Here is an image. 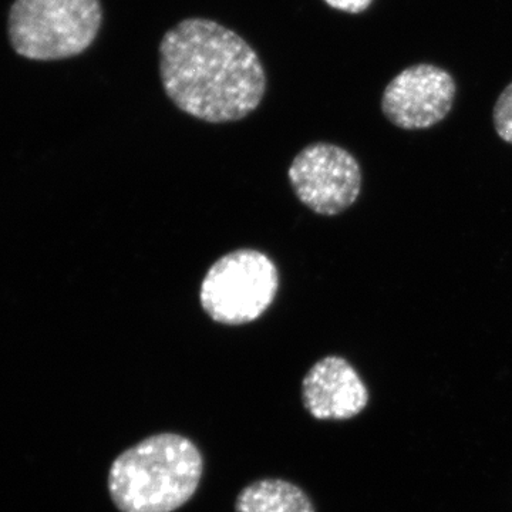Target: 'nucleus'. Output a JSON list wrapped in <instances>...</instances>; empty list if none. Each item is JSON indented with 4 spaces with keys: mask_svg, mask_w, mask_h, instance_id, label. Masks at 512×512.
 <instances>
[{
    "mask_svg": "<svg viewBox=\"0 0 512 512\" xmlns=\"http://www.w3.org/2000/svg\"><path fill=\"white\" fill-rule=\"evenodd\" d=\"M160 76L178 109L214 124L245 119L266 90L258 53L234 30L210 19L183 20L165 33Z\"/></svg>",
    "mask_w": 512,
    "mask_h": 512,
    "instance_id": "f257e3e1",
    "label": "nucleus"
},
{
    "mask_svg": "<svg viewBox=\"0 0 512 512\" xmlns=\"http://www.w3.org/2000/svg\"><path fill=\"white\" fill-rule=\"evenodd\" d=\"M204 474L200 448L177 433H160L123 451L107 487L120 512H174L197 493Z\"/></svg>",
    "mask_w": 512,
    "mask_h": 512,
    "instance_id": "f03ea898",
    "label": "nucleus"
},
{
    "mask_svg": "<svg viewBox=\"0 0 512 512\" xmlns=\"http://www.w3.org/2000/svg\"><path fill=\"white\" fill-rule=\"evenodd\" d=\"M103 22L100 0H16L9 39L30 60H62L89 49Z\"/></svg>",
    "mask_w": 512,
    "mask_h": 512,
    "instance_id": "7ed1b4c3",
    "label": "nucleus"
},
{
    "mask_svg": "<svg viewBox=\"0 0 512 512\" xmlns=\"http://www.w3.org/2000/svg\"><path fill=\"white\" fill-rule=\"evenodd\" d=\"M278 289V269L268 255L256 249H237L208 269L200 302L214 322L241 326L261 318L274 303Z\"/></svg>",
    "mask_w": 512,
    "mask_h": 512,
    "instance_id": "20e7f679",
    "label": "nucleus"
},
{
    "mask_svg": "<svg viewBox=\"0 0 512 512\" xmlns=\"http://www.w3.org/2000/svg\"><path fill=\"white\" fill-rule=\"evenodd\" d=\"M288 178L298 200L325 217L349 210L362 190V170L356 158L330 143L303 148L293 158Z\"/></svg>",
    "mask_w": 512,
    "mask_h": 512,
    "instance_id": "39448f33",
    "label": "nucleus"
},
{
    "mask_svg": "<svg viewBox=\"0 0 512 512\" xmlns=\"http://www.w3.org/2000/svg\"><path fill=\"white\" fill-rule=\"evenodd\" d=\"M456 82L433 64H414L387 84L382 97L386 119L402 130H426L453 109Z\"/></svg>",
    "mask_w": 512,
    "mask_h": 512,
    "instance_id": "423d86ee",
    "label": "nucleus"
},
{
    "mask_svg": "<svg viewBox=\"0 0 512 512\" xmlns=\"http://www.w3.org/2000/svg\"><path fill=\"white\" fill-rule=\"evenodd\" d=\"M302 402L316 420H350L369 403L366 384L355 367L340 356H326L302 382Z\"/></svg>",
    "mask_w": 512,
    "mask_h": 512,
    "instance_id": "0eeeda50",
    "label": "nucleus"
},
{
    "mask_svg": "<svg viewBox=\"0 0 512 512\" xmlns=\"http://www.w3.org/2000/svg\"><path fill=\"white\" fill-rule=\"evenodd\" d=\"M235 512H316L301 487L281 478H265L247 485L235 500Z\"/></svg>",
    "mask_w": 512,
    "mask_h": 512,
    "instance_id": "6e6552de",
    "label": "nucleus"
},
{
    "mask_svg": "<svg viewBox=\"0 0 512 512\" xmlns=\"http://www.w3.org/2000/svg\"><path fill=\"white\" fill-rule=\"evenodd\" d=\"M493 121L498 137L512 144V82L505 87L495 103Z\"/></svg>",
    "mask_w": 512,
    "mask_h": 512,
    "instance_id": "1a4fd4ad",
    "label": "nucleus"
},
{
    "mask_svg": "<svg viewBox=\"0 0 512 512\" xmlns=\"http://www.w3.org/2000/svg\"><path fill=\"white\" fill-rule=\"evenodd\" d=\"M330 8L342 10L346 13H362L365 12L373 0H325Z\"/></svg>",
    "mask_w": 512,
    "mask_h": 512,
    "instance_id": "9d476101",
    "label": "nucleus"
}]
</instances>
